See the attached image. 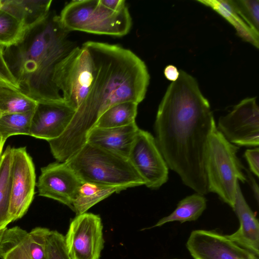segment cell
<instances>
[{
    "instance_id": "cell-1",
    "label": "cell",
    "mask_w": 259,
    "mask_h": 259,
    "mask_svg": "<svg viewBox=\"0 0 259 259\" xmlns=\"http://www.w3.org/2000/svg\"><path fill=\"white\" fill-rule=\"evenodd\" d=\"M179 72L159 105L155 139L168 168L184 185L204 195L209 193L206 151L217 125L210 104L195 78L183 70Z\"/></svg>"
},
{
    "instance_id": "cell-2",
    "label": "cell",
    "mask_w": 259,
    "mask_h": 259,
    "mask_svg": "<svg viewBox=\"0 0 259 259\" xmlns=\"http://www.w3.org/2000/svg\"><path fill=\"white\" fill-rule=\"evenodd\" d=\"M95 65L94 76L86 99L75 111L65 131L48 141L59 162L66 161L87 142L89 131L100 115L116 104L145 98L150 75L145 62L132 51L120 46L88 41Z\"/></svg>"
},
{
    "instance_id": "cell-3",
    "label": "cell",
    "mask_w": 259,
    "mask_h": 259,
    "mask_svg": "<svg viewBox=\"0 0 259 259\" xmlns=\"http://www.w3.org/2000/svg\"><path fill=\"white\" fill-rule=\"evenodd\" d=\"M50 11L29 27L15 45L4 48V57L20 90L37 103L64 102L53 81L57 65L77 45Z\"/></svg>"
},
{
    "instance_id": "cell-4",
    "label": "cell",
    "mask_w": 259,
    "mask_h": 259,
    "mask_svg": "<svg viewBox=\"0 0 259 259\" xmlns=\"http://www.w3.org/2000/svg\"><path fill=\"white\" fill-rule=\"evenodd\" d=\"M65 162L82 183L116 187L122 190L145 185L128 158L88 142Z\"/></svg>"
},
{
    "instance_id": "cell-5",
    "label": "cell",
    "mask_w": 259,
    "mask_h": 259,
    "mask_svg": "<svg viewBox=\"0 0 259 259\" xmlns=\"http://www.w3.org/2000/svg\"><path fill=\"white\" fill-rule=\"evenodd\" d=\"M238 150V146L229 142L216 127L209 137L206 154L208 192L217 194L232 208L239 181L247 182L244 167L237 156Z\"/></svg>"
},
{
    "instance_id": "cell-6",
    "label": "cell",
    "mask_w": 259,
    "mask_h": 259,
    "mask_svg": "<svg viewBox=\"0 0 259 259\" xmlns=\"http://www.w3.org/2000/svg\"><path fill=\"white\" fill-rule=\"evenodd\" d=\"M62 26L68 32L79 31L115 36L126 35L132 20L127 6L112 10L103 0H74L67 4L59 15Z\"/></svg>"
},
{
    "instance_id": "cell-7",
    "label": "cell",
    "mask_w": 259,
    "mask_h": 259,
    "mask_svg": "<svg viewBox=\"0 0 259 259\" xmlns=\"http://www.w3.org/2000/svg\"><path fill=\"white\" fill-rule=\"evenodd\" d=\"M94 70L93 57L84 42L75 47L55 67L53 81L65 104L75 111L88 96Z\"/></svg>"
},
{
    "instance_id": "cell-8",
    "label": "cell",
    "mask_w": 259,
    "mask_h": 259,
    "mask_svg": "<svg viewBox=\"0 0 259 259\" xmlns=\"http://www.w3.org/2000/svg\"><path fill=\"white\" fill-rule=\"evenodd\" d=\"M217 128L235 145L258 147L259 108L256 98L241 100L229 113L219 118Z\"/></svg>"
},
{
    "instance_id": "cell-9",
    "label": "cell",
    "mask_w": 259,
    "mask_h": 259,
    "mask_svg": "<svg viewBox=\"0 0 259 259\" xmlns=\"http://www.w3.org/2000/svg\"><path fill=\"white\" fill-rule=\"evenodd\" d=\"M103 225L100 217L85 212L71 221L64 236L67 253L71 259H100L104 248Z\"/></svg>"
},
{
    "instance_id": "cell-10",
    "label": "cell",
    "mask_w": 259,
    "mask_h": 259,
    "mask_svg": "<svg viewBox=\"0 0 259 259\" xmlns=\"http://www.w3.org/2000/svg\"><path fill=\"white\" fill-rule=\"evenodd\" d=\"M128 158L148 188L159 189L168 181L169 168L149 132L138 130Z\"/></svg>"
},
{
    "instance_id": "cell-11",
    "label": "cell",
    "mask_w": 259,
    "mask_h": 259,
    "mask_svg": "<svg viewBox=\"0 0 259 259\" xmlns=\"http://www.w3.org/2000/svg\"><path fill=\"white\" fill-rule=\"evenodd\" d=\"M35 167L26 147L13 148L12 187L9 214L12 222L27 212L34 196Z\"/></svg>"
},
{
    "instance_id": "cell-12",
    "label": "cell",
    "mask_w": 259,
    "mask_h": 259,
    "mask_svg": "<svg viewBox=\"0 0 259 259\" xmlns=\"http://www.w3.org/2000/svg\"><path fill=\"white\" fill-rule=\"evenodd\" d=\"M186 247L194 259H259L258 256L226 235L210 230L192 231L186 242Z\"/></svg>"
},
{
    "instance_id": "cell-13",
    "label": "cell",
    "mask_w": 259,
    "mask_h": 259,
    "mask_svg": "<svg viewBox=\"0 0 259 259\" xmlns=\"http://www.w3.org/2000/svg\"><path fill=\"white\" fill-rule=\"evenodd\" d=\"M82 183L65 162H55L41 168L36 186L39 196L55 200L73 210V201Z\"/></svg>"
},
{
    "instance_id": "cell-14",
    "label": "cell",
    "mask_w": 259,
    "mask_h": 259,
    "mask_svg": "<svg viewBox=\"0 0 259 259\" xmlns=\"http://www.w3.org/2000/svg\"><path fill=\"white\" fill-rule=\"evenodd\" d=\"M75 110L62 103H38L31 119L30 135L50 141L60 137L72 120Z\"/></svg>"
},
{
    "instance_id": "cell-15",
    "label": "cell",
    "mask_w": 259,
    "mask_h": 259,
    "mask_svg": "<svg viewBox=\"0 0 259 259\" xmlns=\"http://www.w3.org/2000/svg\"><path fill=\"white\" fill-rule=\"evenodd\" d=\"M232 209L239 222V227L234 233L225 235L240 246L259 255V223L242 193L239 184L237 186Z\"/></svg>"
},
{
    "instance_id": "cell-16",
    "label": "cell",
    "mask_w": 259,
    "mask_h": 259,
    "mask_svg": "<svg viewBox=\"0 0 259 259\" xmlns=\"http://www.w3.org/2000/svg\"><path fill=\"white\" fill-rule=\"evenodd\" d=\"M139 129L136 122L117 127H94L88 133L87 142L128 158Z\"/></svg>"
},
{
    "instance_id": "cell-17",
    "label": "cell",
    "mask_w": 259,
    "mask_h": 259,
    "mask_svg": "<svg viewBox=\"0 0 259 259\" xmlns=\"http://www.w3.org/2000/svg\"><path fill=\"white\" fill-rule=\"evenodd\" d=\"M197 1L215 11L234 26L238 35L244 40L258 48V32L254 30L244 19L233 0Z\"/></svg>"
},
{
    "instance_id": "cell-18",
    "label": "cell",
    "mask_w": 259,
    "mask_h": 259,
    "mask_svg": "<svg viewBox=\"0 0 259 259\" xmlns=\"http://www.w3.org/2000/svg\"><path fill=\"white\" fill-rule=\"evenodd\" d=\"M52 3V0H2L1 8L28 28L49 14Z\"/></svg>"
},
{
    "instance_id": "cell-19",
    "label": "cell",
    "mask_w": 259,
    "mask_h": 259,
    "mask_svg": "<svg viewBox=\"0 0 259 259\" xmlns=\"http://www.w3.org/2000/svg\"><path fill=\"white\" fill-rule=\"evenodd\" d=\"M207 200L204 195L195 193L179 202L176 209L169 215L160 219L153 227L179 222L181 224L197 220L205 210Z\"/></svg>"
},
{
    "instance_id": "cell-20",
    "label": "cell",
    "mask_w": 259,
    "mask_h": 259,
    "mask_svg": "<svg viewBox=\"0 0 259 259\" xmlns=\"http://www.w3.org/2000/svg\"><path fill=\"white\" fill-rule=\"evenodd\" d=\"M13 148L8 146L0 159V228L12 222L9 214Z\"/></svg>"
},
{
    "instance_id": "cell-21",
    "label": "cell",
    "mask_w": 259,
    "mask_h": 259,
    "mask_svg": "<svg viewBox=\"0 0 259 259\" xmlns=\"http://www.w3.org/2000/svg\"><path fill=\"white\" fill-rule=\"evenodd\" d=\"M37 104L20 90L0 81V116L32 111Z\"/></svg>"
},
{
    "instance_id": "cell-22",
    "label": "cell",
    "mask_w": 259,
    "mask_h": 259,
    "mask_svg": "<svg viewBox=\"0 0 259 259\" xmlns=\"http://www.w3.org/2000/svg\"><path fill=\"white\" fill-rule=\"evenodd\" d=\"M121 191L122 190L118 187L102 186L89 182L82 183L73 201L72 210L76 215L85 213L110 195Z\"/></svg>"
},
{
    "instance_id": "cell-23",
    "label": "cell",
    "mask_w": 259,
    "mask_h": 259,
    "mask_svg": "<svg viewBox=\"0 0 259 259\" xmlns=\"http://www.w3.org/2000/svg\"><path fill=\"white\" fill-rule=\"evenodd\" d=\"M138 104L126 101L113 105L99 117L95 127L110 128L123 126L136 122Z\"/></svg>"
},
{
    "instance_id": "cell-24",
    "label": "cell",
    "mask_w": 259,
    "mask_h": 259,
    "mask_svg": "<svg viewBox=\"0 0 259 259\" xmlns=\"http://www.w3.org/2000/svg\"><path fill=\"white\" fill-rule=\"evenodd\" d=\"M34 111L0 116V138L4 145L7 139L11 136L19 135H30L31 119Z\"/></svg>"
},
{
    "instance_id": "cell-25",
    "label": "cell",
    "mask_w": 259,
    "mask_h": 259,
    "mask_svg": "<svg viewBox=\"0 0 259 259\" xmlns=\"http://www.w3.org/2000/svg\"><path fill=\"white\" fill-rule=\"evenodd\" d=\"M27 29L20 20L0 7V44L4 48L18 42Z\"/></svg>"
},
{
    "instance_id": "cell-26",
    "label": "cell",
    "mask_w": 259,
    "mask_h": 259,
    "mask_svg": "<svg viewBox=\"0 0 259 259\" xmlns=\"http://www.w3.org/2000/svg\"><path fill=\"white\" fill-rule=\"evenodd\" d=\"M50 231L46 228L36 227L28 232L24 242L31 259H47V243Z\"/></svg>"
},
{
    "instance_id": "cell-27",
    "label": "cell",
    "mask_w": 259,
    "mask_h": 259,
    "mask_svg": "<svg viewBox=\"0 0 259 259\" xmlns=\"http://www.w3.org/2000/svg\"><path fill=\"white\" fill-rule=\"evenodd\" d=\"M47 259H71L68 255L64 236L57 231H51L47 243Z\"/></svg>"
},
{
    "instance_id": "cell-28",
    "label": "cell",
    "mask_w": 259,
    "mask_h": 259,
    "mask_svg": "<svg viewBox=\"0 0 259 259\" xmlns=\"http://www.w3.org/2000/svg\"><path fill=\"white\" fill-rule=\"evenodd\" d=\"M244 19L255 31L259 28V1L233 0Z\"/></svg>"
},
{
    "instance_id": "cell-29",
    "label": "cell",
    "mask_w": 259,
    "mask_h": 259,
    "mask_svg": "<svg viewBox=\"0 0 259 259\" xmlns=\"http://www.w3.org/2000/svg\"><path fill=\"white\" fill-rule=\"evenodd\" d=\"M4 47L0 44V81L20 90L14 76L10 70L4 57Z\"/></svg>"
},
{
    "instance_id": "cell-30",
    "label": "cell",
    "mask_w": 259,
    "mask_h": 259,
    "mask_svg": "<svg viewBox=\"0 0 259 259\" xmlns=\"http://www.w3.org/2000/svg\"><path fill=\"white\" fill-rule=\"evenodd\" d=\"M244 157L248 164L249 171L258 178L259 176L258 147L247 149L244 152Z\"/></svg>"
},
{
    "instance_id": "cell-31",
    "label": "cell",
    "mask_w": 259,
    "mask_h": 259,
    "mask_svg": "<svg viewBox=\"0 0 259 259\" xmlns=\"http://www.w3.org/2000/svg\"><path fill=\"white\" fill-rule=\"evenodd\" d=\"M25 236L19 243L8 250L2 259H31L24 242Z\"/></svg>"
},
{
    "instance_id": "cell-32",
    "label": "cell",
    "mask_w": 259,
    "mask_h": 259,
    "mask_svg": "<svg viewBox=\"0 0 259 259\" xmlns=\"http://www.w3.org/2000/svg\"><path fill=\"white\" fill-rule=\"evenodd\" d=\"M164 74L168 80L173 82L178 79L180 72L176 66L172 65H169L165 68Z\"/></svg>"
},
{
    "instance_id": "cell-33",
    "label": "cell",
    "mask_w": 259,
    "mask_h": 259,
    "mask_svg": "<svg viewBox=\"0 0 259 259\" xmlns=\"http://www.w3.org/2000/svg\"><path fill=\"white\" fill-rule=\"evenodd\" d=\"M244 169L245 170L247 174V176H246L247 178V182H249L251 187L252 189V190L253 192L254 196L255 197V198L256 199V200L257 202H258V198H259V194H258V184L254 180V178L252 175V173L248 169L245 168L244 167Z\"/></svg>"
},
{
    "instance_id": "cell-34",
    "label": "cell",
    "mask_w": 259,
    "mask_h": 259,
    "mask_svg": "<svg viewBox=\"0 0 259 259\" xmlns=\"http://www.w3.org/2000/svg\"><path fill=\"white\" fill-rule=\"evenodd\" d=\"M7 228V227H3L0 228V248L4 238L5 233Z\"/></svg>"
},
{
    "instance_id": "cell-35",
    "label": "cell",
    "mask_w": 259,
    "mask_h": 259,
    "mask_svg": "<svg viewBox=\"0 0 259 259\" xmlns=\"http://www.w3.org/2000/svg\"><path fill=\"white\" fill-rule=\"evenodd\" d=\"M4 145L3 144L1 139L0 138V159L2 154L3 149Z\"/></svg>"
},
{
    "instance_id": "cell-36",
    "label": "cell",
    "mask_w": 259,
    "mask_h": 259,
    "mask_svg": "<svg viewBox=\"0 0 259 259\" xmlns=\"http://www.w3.org/2000/svg\"><path fill=\"white\" fill-rule=\"evenodd\" d=\"M1 5H2V0H0V7H1Z\"/></svg>"
}]
</instances>
